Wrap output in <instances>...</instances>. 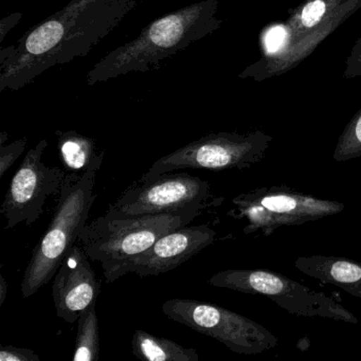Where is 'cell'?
Segmentation results:
<instances>
[{
    "label": "cell",
    "mask_w": 361,
    "mask_h": 361,
    "mask_svg": "<svg viewBox=\"0 0 361 361\" xmlns=\"http://www.w3.org/2000/svg\"><path fill=\"white\" fill-rule=\"evenodd\" d=\"M100 291L90 257L82 246L73 245L54 276L52 297L56 314L65 322H77L82 312L97 302Z\"/></svg>",
    "instance_id": "12"
},
{
    "label": "cell",
    "mask_w": 361,
    "mask_h": 361,
    "mask_svg": "<svg viewBox=\"0 0 361 361\" xmlns=\"http://www.w3.org/2000/svg\"><path fill=\"white\" fill-rule=\"evenodd\" d=\"M47 147V140L39 141L27 153L12 178L0 207V212L7 219L6 229L20 223L32 225L43 214L48 198L60 194L66 172L59 166H46L43 154Z\"/></svg>",
    "instance_id": "9"
},
{
    "label": "cell",
    "mask_w": 361,
    "mask_h": 361,
    "mask_svg": "<svg viewBox=\"0 0 361 361\" xmlns=\"http://www.w3.org/2000/svg\"><path fill=\"white\" fill-rule=\"evenodd\" d=\"M212 286L269 298L291 314L358 323L356 317L323 293L263 269H228L210 279Z\"/></svg>",
    "instance_id": "5"
},
{
    "label": "cell",
    "mask_w": 361,
    "mask_h": 361,
    "mask_svg": "<svg viewBox=\"0 0 361 361\" xmlns=\"http://www.w3.org/2000/svg\"><path fill=\"white\" fill-rule=\"evenodd\" d=\"M102 162H97L83 175L66 173L62 189L56 196L54 216L33 249L32 257L25 271L23 297H32L45 286L56 276L73 245L79 242L80 232L86 225L96 200L94 183Z\"/></svg>",
    "instance_id": "3"
},
{
    "label": "cell",
    "mask_w": 361,
    "mask_h": 361,
    "mask_svg": "<svg viewBox=\"0 0 361 361\" xmlns=\"http://www.w3.org/2000/svg\"><path fill=\"white\" fill-rule=\"evenodd\" d=\"M133 354L141 360L198 361L197 350L185 348L172 340L157 337L147 331H135L132 340Z\"/></svg>",
    "instance_id": "15"
},
{
    "label": "cell",
    "mask_w": 361,
    "mask_h": 361,
    "mask_svg": "<svg viewBox=\"0 0 361 361\" xmlns=\"http://www.w3.org/2000/svg\"><path fill=\"white\" fill-rule=\"evenodd\" d=\"M8 293V285L6 282L5 276L0 274V306L3 305L4 302L6 301Z\"/></svg>",
    "instance_id": "22"
},
{
    "label": "cell",
    "mask_w": 361,
    "mask_h": 361,
    "mask_svg": "<svg viewBox=\"0 0 361 361\" xmlns=\"http://www.w3.org/2000/svg\"><path fill=\"white\" fill-rule=\"evenodd\" d=\"M210 185L188 173H164L147 181H137L109 204L105 215L135 217L174 212L183 209L207 208L212 200Z\"/></svg>",
    "instance_id": "8"
},
{
    "label": "cell",
    "mask_w": 361,
    "mask_h": 361,
    "mask_svg": "<svg viewBox=\"0 0 361 361\" xmlns=\"http://www.w3.org/2000/svg\"><path fill=\"white\" fill-rule=\"evenodd\" d=\"M285 37H286V31L282 27H276V28L271 29L266 37V47H267L268 51H276L284 43Z\"/></svg>",
    "instance_id": "20"
},
{
    "label": "cell",
    "mask_w": 361,
    "mask_h": 361,
    "mask_svg": "<svg viewBox=\"0 0 361 361\" xmlns=\"http://www.w3.org/2000/svg\"><path fill=\"white\" fill-rule=\"evenodd\" d=\"M259 145L228 134H210L159 158L138 181H147L180 169L224 171L250 168L262 157Z\"/></svg>",
    "instance_id": "10"
},
{
    "label": "cell",
    "mask_w": 361,
    "mask_h": 361,
    "mask_svg": "<svg viewBox=\"0 0 361 361\" xmlns=\"http://www.w3.org/2000/svg\"><path fill=\"white\" fill-rule=\"evenodd\" d=\"M202 207L135 217H98L86 224L79 242L90 259L100 262L105 281L114 282L117 270L147 250L164 234L185 227L200 216Z\"/></svg>",
    "instance_id": "4"
},
{
    "label": "cell",
    "mask_w": 361,
    "mask_h": 361,
    "mask_svg": "<svg viewBox=\"0 0 361 361\" xmlns=\"http://www.w3.org/2000/svg\"><path fill=\"white\" fill-rule=\"evenodd\" d=\"M0 361H39V357L28 348L3 345L0 348Z\"/></svg>",
    "instance_id": "18"
},
{
    "label": "cell",
    "mask_w": 361,
    "mask_h": 361,
    "mask_svg": "<svg viewBox=\"0 0 361 361\" xmlns=\"http://www.w3.org/2000/svg\"><path fill=\"white\" fill-rule=\"evenodd\" d=\"M161 310L171 320L214 338L238 354H259L278 344L276 336L266 327L213 304L172 299L164 302Z\"/></svg>",
    "instance_id": "6"
},
{
    "label": "cell",
    "mask_w": 361,
    "mask_h": 361,
    "mask_svg": "<svg viewBox=\"0 0 361 361\" xmlns=\"http://www.w3.org/2000/svg\"><path fill=\"white\" fill-rule=\"evenodd\" d=\"M22 18V13H13L1 20V22H0V42L1 43H3L8 32L20 23Z\"/></svg>",
    "instance_id": "21"
},
{
    "label": "cell",
    "mask_w": 361,
    "mask_h": 361,
    "mask_svg": "<svg viewBox=\"0 0 361 361\" xmlns=\"http://www.w3.org/2000/svg\"><path fill=\"white\" fill-rule=\"evenodd\" d=\"M212 0L198 1L152 22L140 35L101 59L86 75L94 86L133 73L156 71L216 28Z\"/></svg>",
    "instance_id": "2"
},
{
    "label": "cell",
    "mask_w": 361,
    "mask_h": 361,
    "mask_svg": "<svg viewBox=\"0 0 361 361\" xmlns=\"http://www.w3.org/2000/svg\"><path fill=\"white\" fill-rule=\"evenodd\" d=\"M58 147L65 172L83 175L90 166L103 161L104 151H98L96 141L75 130L56 132Z\"/></svg>",
    "instance_id": "14"
},
{
    "label": "cell",
    "mask_w": 361,
    "mask_h": 361,
    "mask_svg": "<svg viewBox=\"0 0 361 361\" xmlns=\"http://www.w3.org/2000/svg\"><path fill=\"white\" fill-rule=\"evenodd\" d=\"M216 232L207 225L185 226L164 234L153 246L121 266L114 282L133 272L139 276H156L171 271L214 242Z\"/></svg>",
    "instance_id": "11"
},
{
    "label": "cell",
    "mask_w": 361,
    "mask_h": 361,
    "mask_svg": "<svg viewBox=\"0 0 361 361\" xmlns=\"http://www.w3.org/2000/svg\"><path fill=\"white\" fill-rule=\"evenodd\" d=\"M27 143L28 140L26 138L20 139L7 145L5 143H0V178L4 177L6 172L24 153Z\"/></svg>",
    "instance_id": "17"
},
{
    "label": "cell",
    "mask_w": 361,
    "mask_h": 361,
    "mask_svg": "<svg viewBox=\"0 0 361 361\" xmlns=\"http://www.w3.org/2000/svg\"><path fill=\"white\" fill-rule=\"evenodd\" d=\"M325 13V5L321 0L308 4L302 12V23L305 27H314L318 24Z\"/></svg>",
    "instance_id": "19"
},
{
    "label": "cell",
    "mask_w": 361,
    "mask_h": 361,
    "mask_svg": "<svg viewBox=\"0 0 361 361\" xmlns=\"http://www.w3.org/2000/svg\"><path fill=\"white\" fill-rule=\"evenodd\" d=\"M138 0H71L0 51V92L26 87L48 69L88 56Z\"/></svg>",
    "instance_id": "1"
},
{
    "label": "cell",
    "mask_w": 361,
    "mask_h": 361,
    "mask_svg": "<svg viewBox=\"0 0 361 361\" xmlns=\"http://www.w3.org/2000/svg\"><path fill=\"white\" fill-rule=\"evenodd\" d=\"M236 219H246L245 233L262 230L269 235L282 226H299L306 221L338 214L344 204L319 200L286 187H269L240 194L232 200Z\"/></svg>",
    "instance_id": "7"
},
{
    "label": "cell",
    "mask_w": 361,
    "mask_h": 361,
    "mask_svg": "<svg viewBox=\"0 0 361 361\" xmlns=\"http://www.w3.org/2000/svg\"><path fill=\"white\" fill-rule=\"evenodd\" d=\"M97 302L90 304L78 320L77 339H75L73 361H97L100 354Z\"/></svg>",
    "instance_id": "16"
},
{
    "label": "cell",
    "mask_w": 361,
    "mask_h": 361,
    "mask_svg": "<svg viewBox=\"0 0 361 361\" xmlns=\"http://www.w3.org/2000/svg\"><path fill=\"white\" fill-rule=\"evenodd\" d=\"M295 268L306 276L340 287L350 295L361 298V264L343 257L312 255L298 257Z\"/></svg>",
    "instance_id": "13"
}]
</instances>
